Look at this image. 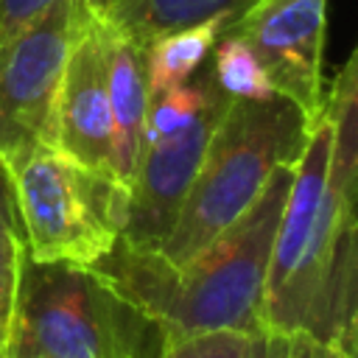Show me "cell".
I'll list each match as a JSON object with an SVG mask.
<instances>
[{"label": "cell", "instance_id": "obj_1", "mask_svg": "<svg viewBox=\"0 0 358 358\" xmlns=\"http://www.w3.org/2000/svg\"><path fill=\"white\" fill-rule=\"evenodd\" d=\"M355 193L330 176V123L308 131L271 243L260 322L266 336H310L355 355Z\"/></svg>", "mask_w": 358, "mask_h": 358}, {"label": "cell", "instance_id": "obj_2", "mask_svg": "<svg viewBox=\"0 0 358 358\" xmlns=\"http://www.w3.org/2000/svg\"><path fill=\"white\" fill-rule=\"evenodd\" d=\"M294 171L296 165H277L255 204L182 266L117 238L90 268L154 316L171 344L213 330L263 333V285Z\"/></svg>", "mask_w": 358, "mask_h": 358}, {"label": "cell", "instance_id": "obj_3", "mask_svg": "<svg viewBox=\"0 0 358 358\" xmlns=\"http://www.w3.org/2000/svg\"><path fill=\"white\" fill-rule=\"evenodd\" d=\"M310 123L288 98H229L179 215L157 249L182 266L235 224L260 196L277 165H299Z\"/></svg>", "mask_w": 358, "mask_h": 358}, {"label": "cell", "instance_id": "obj_4", "mask_svg": "<svg viewBox=\"0 0 358 358\" xmlns=\"http://www.w3.org/2000/svg\"><path fill=\"white\" fill-rule=\"evenodd\" d=\"M165 327L78 263L22 257L11 352L39 358H159Z\"/></svg>", "mask_w": 358, "mask_h": 358}, {"label": "cell", "instance_id": "obj_5", "mask_svg": "<svg viewBox=\"0 0 358 358\" xmlns=\"http://www.w3.org/2000/svg\"><path fill=\"white\" fill-rule=\"evenodd\" d=\"M25 235V255L42 263L92 266L123 235L129 187L95 173L53 145L3 159Z\"/></svg>", "mask_w": 358, "mask_h": 358}, {"label": "cell", "instance_id": "obj_6", "mask_svg": "<svg viewBox=\"0 0 358 358\" xmlns=\"http://www.w3.org/2000/svg\"><path fill=\"white\" fill-rule=\"evenodd\" d=\"M87 0H56L0 42V159L50 145L53 106Z\"/></svg>", "mask_w": 358, "mask_h": 358}, {"label": "cell", "instance_id": "obj_7", "mask_svg": "<svg viewBox=\"0 0 358 358\" xmlns=\"http://www.w3.org/2000/svg\"><path fill=\"white\" fill-rule=\"evenodd\" d=\"M263 64L277 95L313 120L322 115L327 0H255L227 28Z\"/></svg>", "mask_w": 358, "mask_h": 358}, {"label": "cell", "instance_id": "obj_8", "mask_svg": "<svg viewBox=\"0 0 358 358\" xmlns=\"http://www.w3.org/2000/svg\"><path fill=\"white\" fill-rule=\"evenodd\" d=\"M227 103L229 98L218 92L187 126L143 145L140 165L129 187V213L120 235L123 243L145 252H157L162 246Z\"/></svg>", "mask_w": 358, "mask_h": 358}, {"label": "cell", "instance_id": "obj_9", "mask_svg": "<svg viewBox=\"0 0 358 358\" xmlns=\"http://www.w3.org/2000/svg\"><path fill=\"white\" fill-rule=\"evenodd\" d=\"M50 145L73 162L112 176V109L95 3L87 0L84 22L73 39L53 106Z\"/></svg>", "mask_w": 358, "mask_h": 358}, {"label": "cell", "instance_id": "obj_10", "mask_svg": "<svg viewBox=\"0 0 358 358\" xmlns=\"http://www.w3.org/2000/svg\"><path fill=\"white\" fill-rule=\"evenodd\" d=\"M95 3V0H92ZM106 92L112 109V176L131 187L140 165L145 115H148V81H145V48L134 42L123 28H117L95 3Z\"/></svg>", "mask_w": 358, "mask_h": 358}, {"label": "cell", "instance_id": "obj_11", "mask_svg": "<svg viewBox=\"0 0 358 358\" xmlns=\"http://www.w3.org/2000/svg\"><path fill=\"white\" fill-rule=\"evenodd\" d=\"M255 0H98L101 11L143 48L176 28L204 22L210 17L235 20Z\"/></svg>", "mask_w": 358, "mask_h": 358}, {"label": "cell", "instance_id": "obj_12", "mask_svg": "<svg viewBox=\"0 0 358 358\" xmlns=\"http://www.w3.org/2000/svg\"><path fill=\"white\" fill-rule=\"evenodd\" d=\"M229 25L224 17H210L204 22L168 31L145 45V81L148 95L168 92L187 84L210 59V50L221 31Z\"/></svg>", "mask_w": 358, "mask_h": 358}, {"label": "cell", "instance_id": "obj_13", "mask_svg": "<svg viewBox=\"0 0 358 358\" xmlns=\"http://www.w3.org/2000/svg\"><path fill=\"white\" fill-rule=\"evenodd\" d=\"M22 257L25 235L17 210V196L11 187V176L0 159V358H11Z\"/></svg>", "mask_w": 358, "mask_h": 358}, {"label": "cell", "instance_id": "obj_14", "mask_svg": "<svg viewBox=\"0 0 358 358\" xmlns=\"http://www.w3.org/2000/svg\"><path fill=\"white\" fill-rule=\"evenodd\" d=\"M210 76L215 81V87L227 95V98H238V101H268L274 98V87L263 70V64L257 62V56L232 34L221 31V36L215 39L213 50H210Z\"/></svg>", "mask_w": 358, "mask_h": 358}, {"label": "cell", "instance_id": "obj_15", "mask_svg": "<svg viewBox=\"0 0 358 358\" xmlns=\"http://www.w3.org/2000/svg\"><path fill=\"white\" fill-rule=\"evenodd\" d=\"M260 333H238V330H213L173 341L159 358H252L255 338Z\"/></svg>", "mask_w": 358, "mask_h": 358}, {"label": "cell", "instance_id": "obj_16", "mask_svg": "<svg viewBox=\"0 0 358 358\" xmlns=\"http://www.w3.org/2000/svg\"><path fill=\"white\" fill-rule=\"evenodd\" d=\"M277 338V358H355L347 355L324 341H316L310 336H274Z\"/></svg>", "mask_w": 358, "mask_h": 358}, {"label": "cell", "instance_id": "obj_17", "mask_svg": "<svg viewBox=\"0 0 358 358\" xmlns=\"http://www.w3.org/2000/svg\"><path fill=\"white\" fill-rule=\"evenodd\" d=\"M56 0H0V42L28 25L36 14H42Z\"/></svg>", "mask_w": 358, "mask_h": 358}, {"label": "cell", "instance_id": "obj_18", "mask_svg": "<svg viewBox=\"0 0 358 358\" xmlns=\"http://www.w3.org/2000/svg\"><path fill=\"white\" fill-rule=\"evenodd\" d=\"M252 358H277V338L274 336H266L260 333L255 338V347H252Z\"/></svg>", "mask_w": 358, "mask_h": 358}, {"label": "cell", "instance_id": "obj_19", "mask_svg": "<svg viewBox=\"0 0 358 358\" xmlns=\"http://www.w3.org/2000/svg\"><path fill=\"white\" fill-rule=\"evenodd\" d=\"M11 358H39V355H31V352H11Z\"/></svg>", "mask_w": 358, "mask_h": 358}, {"label": "cell", "instance_id": "obj_20", "mask_svg": "<svg viewBox=\"0 0 358 358\" xmlns=\"http://www.w3.org/2000/svg\"><path fill=\"white\" fill-rule=\"evenodd\" d=\"M95 3H98V0H95Z\"/></svg>", "mask_w": 358, "mask_h": 358}]
</instances>
